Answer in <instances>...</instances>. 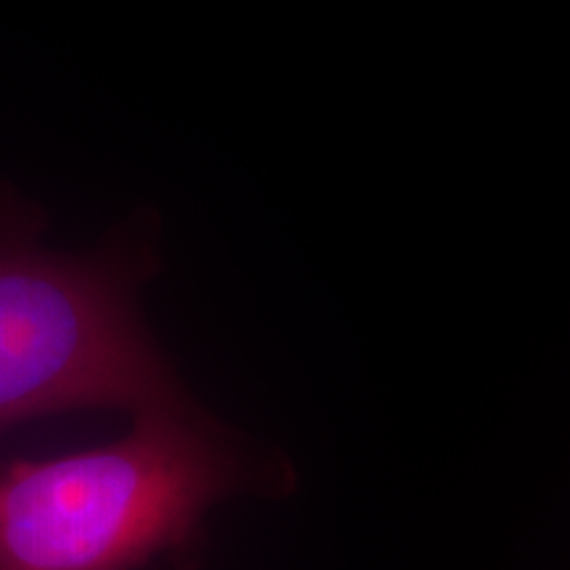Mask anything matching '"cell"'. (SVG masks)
Wrapping results in <instances>:
<instances>
[{
	"label": "cell",
	"instance_id": "6da1fadb",
	"mask_svg": "<svg viewBox=\"0 0 570 570\" xmlns=\"http://www.w3.org/2000/svg\"><path fill=\"white\" fill-rule=\"evenodd\" d=\"M190 399L135 415L111 444L0 468V570H146L188 552L248 479Z\"/></svg>",
	"mask_w": 570,
	"mask_h": 570
},
{
	"label": "cell",
	"instance_id": "7a4b0ae2",
	"mask_svg": "<svg viewBox=\"0 0 570 570\" xmlns=\"http://www.w3.org/2000/svg\"><path fill=\"white\" fill-rule=\"evenodd\" d=\"M142 275L135 248L61 254L21 219H0V431L188 399L135 304Z\"/></svg>",
	"mask_w": 570,
	"mask_h": 570
}]
</instances>
